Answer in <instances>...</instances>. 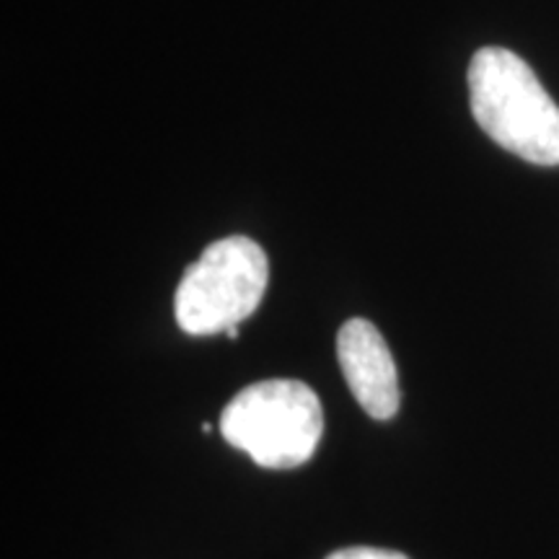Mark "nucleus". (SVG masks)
Segmentation results:
<instances>
[{"label":"nucleus","mask_w":559,"mask_h":559,"mask_svg":"<svg viewBox=\"0 0 559 559\" xmlns=\"http://www.w3.org/2000/svg\"><path fill=\"white\" fill-rule=\"evenodd\" d=\"M472 115L500 148L559 166V107L539 75L506 47H481L469 66Z\"/></svg>","instance_id":"obj_1"},{"label":"nucleus","mask_w":559,"mask_h":559,"mask_svg":"<svg viewBox=\"0 0 559 559\" xmlns=\"http://www.w3.org/2000/svg\"><path fill=\"white\" fill-rule=\"evenodd\" d=\"M324 409L309 383L270 379L241 389L221 415V436L262 469H296L317 451Z\"/></svg>","instance_id":"obj_2"},{"label":"nucleus","mask_w":559,"mask_h":559,"mask_svg":"<svg viewBox=\"0 0 559 559\" xmlns=\"http://www.w3.org/2000/svg\"><path fill=\"white\" fill-rule=\"evenodd\" d=\"M267 254L247 236H228L202 251L179 280L174 317L181 332L210 337L239 326L260 309L267 290Z\"/></svg>","instance_id":"obj_3"},{"label":"nucleus","mask_w":559,"mask_h":559,"mask_svg":"<svg viewBox=\"0 0 559 559\" xmlns=\"http://www.w3.org/2000/svg\"><path fill=\"white\" fill-rule=\"evenodd\" d=\"M337 360L355 402L373 419L400 412L402 391L396 362L383 334L368 319H349L337 332Z\"/></svg>","instance_id":"obj_4"},{"label":"nucleus","mask_w":559,"mask_h":559,"mask_svg":"<svg viewBox=\"0 0 559 559\" xmlns=\"http://www.w3.org/2000/svg\"><path fill=\"white\" fill-rule=\"evenodd\" d=\"M326 559H409L402 551L391 549H379V547H347L330 555Z\"/></svg>","instance_id":"obj_5"},{"label":"nucleus","mask_w":559,"mask_h":559,"mask_svg":"<svg viewBox=\"0 0 559 559\" xmlns=\"http://www.w3.org/2000/svg\"><path fill=\"white\" fill-rule=\"evenodd\" d=\"M223 334H226L228 340H236V337H239V326H230V330H226Z\"/></svg>","instance_id":"obj_6"}]
</instances>
